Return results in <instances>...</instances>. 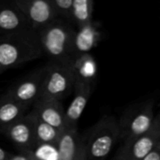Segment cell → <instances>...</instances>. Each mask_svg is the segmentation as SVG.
Returning <instances> with one entry per match:
<instances>
[{
    "label": "cell",
    "instance_id": "1",
    "mask_svg": "<svg viewBox=\"0 0 160 160\" xmlns=\"http://www.w3.org/2000/svg\"><path fill=\"white\" fill-rule=\"evenodd\" d=\"M43 55L38 33L32 28L0 36V68L3 70Z\"/></svg>",
    "mask_w": 160,
    "mask_h": 160
},
{
    "label": "cell",
    "instance_id": "2",
    "mask_svg": "<svg viewBox=\"0 0 160 160\" xmlns=\"http://www.w3.org/2000/svg\"><path fill=\"white\" fill-rule=\"evenodd\" d=\"M38 33L44 55L52 62L70 67L76 29L68 22L56 18Z\"/></svg>",
    "mask_w": 160,
    "mask_h": 160
},
{
    "label": "cell",
    "instance_id": "3",
    "mask_svg": "<svg viewBox=\"0 0 160 160\" xmlns=\"http://www.w3.org/2000/svg\"><path fill=\"white\" fill-rule=\"evenodd\" d=\"M119 140V122L113 116H102L84 138L86 160H105Z\"/></svg>",
    "mask_w": 160,
    "mask_h": 160
},
{
    "label": "cell",
    "instance_id": "4",
    "mask_svg": "<svg viewBox=\"0 0 160 160\" xmlns=\"http://www.w3.org/2000/svg\"><path fill=\"white\" fill-rule=\"evenodd\" d=\"M40 98L61 101L75 88V78L70 67L50 62L43 68Z\"/></svg>",
    "mask_w": 160,
    "mask_h": 160
},
{
    "label": "cell",
    "instance_id": "5",
    "mask_svg": "<svg viewBox=\"0 0 160 160\" xmlns=\"http://www.w3.org/2000/svg\"><path fill=\"white\" fill-rule=\"evenodd\" d=\"M118 122L120 140L123 142L147 134L152 130L155 123L153 103L146 101L129 107Z\"/></svg>",
    "mask_w": 160,
    "mask_h": 160
},
{
    "label": "cell",
    "instance_id": "6",
    "mask_svg": "<svg viewBox=\"0 0 160 160\" xmlns=\"http://www.w3.org/2000/svg\"><path fill=\"white\" fill-rule=\"evenodd\" d=\"M12 2L24 15L31 28L37 32L57 18L51 0H12Z\"/></svg>",
    "mask_w": 160,
    "mask_h": 160
},
{
    "label": "cell",
    "instance_id": "7",
    "mask_svg": "<svg viewBox=\"0 0 160 160\" xmlns=\"http://www.w3.org/2000/svg\"><path fill=\"white\" fill-rule=\"evenodd\" d=\"M159 141L160 133L154 123L152 130L147 134L123 142L114 159L142 160L158 146Z\"/></svg>",
    "mask_w": 160,
    "mask_h": 160
},
{
    "label": "cell",
    "instance_id": "8",
    "mask_svg": "<svg viewBox=\"0 0 160 160\" xmlns=\"http://www.w3.org/2000/svg\"><path fill=\"white\" fill-rule=\"evenodd\" d=\"M43 69L37 70L17 82L6 94L15 101L27 106H33L41 97Z\"/></svg>",
    "mask_w": 160,
    "mask_h": 160
},
{
    "label": "cell",
    "instance_id": "9",
    "mask_svg": "<svg viewBox=\"0 0 160 160\" xmlns=\"http://www.w3.org/2000/svg\"><path fill=\"white\" fill-rule=\"evenodd\" d=\"M58 160H86L84 138L78 129H64L58 139Z\"/></svg>",
    "mask_w": 160,
    "mask_h": 160
},
{
    "label": "cell",
    "instance_id": "10",
    "mask_svg": "<svg viewBox=\"0 0 160 160\" xmlns=\"http://www.w3.org/2000/svg\"><path fill=\"white\" fill-rule=\"evenodd\" d=\"M31 112L60 131L66 128V111L61 101L39 98L34 103Z\"/></svg>",
    "mask_w": 160,
    "mask_h": 160
},
{
    "label": "cell",
    "instance_id": "11",
    "mask_svg": "<svg viewBox=\"0 0 160 160\" xmlns=\"http://www.w3.org/2000/svg\"><path fill=\"white\" fill-rule=\"evenodd\" d=\"M4 134L14 143L21 153L31 150L37 144L29 112L12 124Z\"/></svg>",
    "mask_w": 160,
    "mask_h": 160
},
{
    "label": "cell",
    "instance_id": "12",
    "mask_svg": "<svg viewBox=\"0 0 160 160\" xmlns=\"http://www.w3.org/2000/svg\"><path fill=\"white\" fill-rule=\"evenodd\" d=\"M31 28L22 11L12 1L0 2V36Z\"/></svg>",
    "mask_w": 160,
    "mask_h": 160
},
{
    "label": "cell",
    "instance_id": "13",
    "mask_svg": "<svg viewBox=\"0 0 160 160\" xmlns=\"http://www.w3.org/2000/svg\"><path fill=\"white\" fill-rule=\"evenodd\" d=\"M102 38L99 23L92 22L91 23L76 30L73 40V59L90 52L98 46ZM73 61V60H72Z\"/></svg>",
    "mask_w": 160,
    "mask_h": 160
},
{
    "label": "cell",
    "instance_id": "14",
    "mask_svg": "<svg viewBox=\"0 0 160 160\" xmlns=\"http://www.w3.org/2000/svg\"><path fill=\"white\" fill-rule=\"evenodd\" d=\"M93 87L87 84H77L74 88V98L66 111L65 129H78V122L88 103Z\"/></svg>",
    "mask_w": 160,
    "mask_h": 160
},
{
    "label": "cell",
    "instance_id": "15",
    "mask_svg": "<svg viewBox=\"0 0 160 160\" xmlns=\"http://www.w3.org/2000/svg\"><path fill=\"white\" fill-rule=\"evenodd\" d=\"M70 68L75 78V85L87 84L94 86L98 76V65L91 53L83 54L73 59Z\"/></svg>",
    "mask_w": 160,
    "mask_h": 160
},
{
    "label": "cell",
    "instance_id": "16",
    "mask_svg": "<svg viewBox=\"0 0 160 160\" xmlns=\"http://www.w3.org/2000/svg\"><path fill=\"white\" fill-rule=\"evenodd\" d=\"M27 110V106L15 101L7 94L2 96L0 98V132L4 133L12 124L24 116Z\"/></svg>",
    "mask_w": 160,
    "mask_h": 160
},
{
    "label": "cell",
    "instance_id": "17",
    "mask_svg": "<svg viewBox=\"0 0 160 160\" xmlns=\"http://www.w3.org/2000/svg\"><path fill=\"white\" fill-rule=\"evenodd\" d=\"M29 115L33 124V130H34L36 143L56 145L62 131L46 124L31 112H29Z\"/></svg>",
    "mask_w": 160,
    "mask_h": 160
},
{
    "label": "cell",
    "instance_id": "18",
    "mask_svg": "<svg viewBox=\"0 0 160 160\" xmlns=\"http://www.w3.org/2000/svg\"><path fill=\"white\" fill-rule=\"evenodd\" d=\"M94 2L92 0H73L69 23L77 30L93 22Z\"/></svg>",
    "mask_w": 160,
    "mask_h": 160
},
{
    "label": "cell",
    "instance_id": "19",
    "mask_svg": "<svg viewBox=\"0 0 160 160\" xmlns=\"http://www.w3.org/2000/svg\"><path fill=\"white\" fill-rule=\"evenodd\" d=\"M23 153L30 160H58L57 147L53 144H36L31 150Z\"/></svg>",
    "mask_w": 160,
    "mask_h": 160
},
{
    "label": "cell",
    "instance_id": "20",
    "mask_svg": "<svg viewBox=\"0 0 160 160\" xmlns=\"http://www.w3.org/2000/svg\"><path fill=\"white\" fill-rule=\"evenodd\" d=\"M57 18L69 22L73 0H51Z\"/></svg>",
    "mask_w": 160,
    "mask_h": 160
},
{
    "label": "cell",
    "instance_id": "21",
    "mask_svg": "<svg viewBox=\"0 0 160 160\" xmlns=\"http://www.w3.org/2000/svg\"><path fill=\"white\" fill-rule=\"evenodd\" d=\"M142 160H160V149L157 146L146 158Z\"/></svg>",
    "mask_w": 160,
    "mask_h": 160
},
{
    "label": "cell",
    "instance_id": "22",
    "mask_svg": "<svg viewBox=\"0 0 160 160\" xmlns=\"http://www.w3.org/2000/svg\"><path fill=\"white\" fill-rule=\"evenodd\" d=\"M7 160H30L29 157L25 153H19L17 155H9Z\"/></svg>",
    "mask_w": 160,
    "mask_h": 160
},
{
    "label": "cell",
    "instance_id": "23",
    "mask_svg": "<svg viewBox=\"0 0 160 160\" xmlns=\"http://www.w3.org/2000/svg\"><path fill=\"white\" fill-rule=\"evenodd\" d=\"M9 157V154H8L3 148L0 147V160H7Z\"/></svg>",
    "mask_w": 160,
    "mask_h": 160
},
{
    "label": "cell",
    "instance_id": "24",
    "mask_svg": "<svg viewBox=\"0 0 160 160\" xmlns=\"http://www.w3.org/2000/svg\"><path fill=\"white\" fill-rule=\"evenodd\" d=\"M155 125H156V127H157L158 130L159 131V133H160V114L158 116V117H156V118H155Z\"/></svg>",
    "mask_w": 160,
    "mask_h": 160
},
{
    "label": "cell",
    "instance_id": "25",
    "mask_svg": "<svg viewBox=\"0 0 160 160\" xmlns=\"http://www.w3.org/2000/svg\"><path fill=\"white\" fill-rule=\"evenodd\" d=\"M158 147L160 149V141H159V142H158Z\"/></svg>",
    "mask_w": 160,
    "mask_h": 160
},
{
    "label": "cell",
    "instance_id": "26",
    "mask_svg": "<svg viewBox=\"0 0 160 160\" xmlns=\"http://www.w3.org/2000/svg\"><path fill=\"white\" fill-rule=\"evenodd\" d=\"M3 71H4V70H3V69H1V68H0V74H1V73H2V72H3Z\"/></svg>",
    "mask_w": 160,
    "mask_h": 160
},
{
    "label": "cell",
    "instance_id": "27",
    "mask_svg": "<svg viewBox=\"0 0 160 160\" xmlns=\"http://www.w3.org/2000/svg\"><path fill=\"white\" fill-rule=\"evenodd\" d=\"M112 160H115V159H114V158H112Z\"/></svg>",
    "mask_w": 160,
    "mask_h": 160
}]
</instances>
